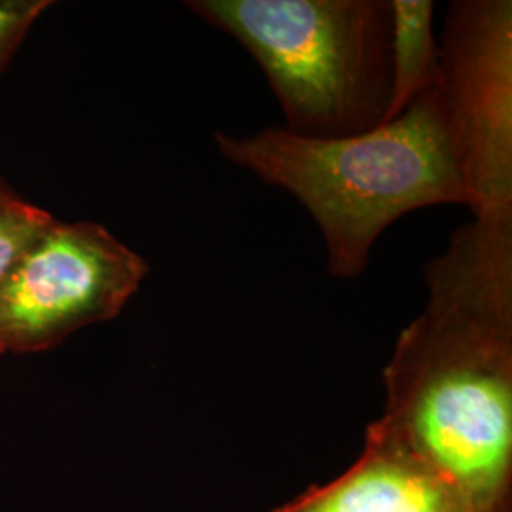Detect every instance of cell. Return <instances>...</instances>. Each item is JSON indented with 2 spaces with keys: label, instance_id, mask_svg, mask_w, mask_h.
Here are the masks:
<instances>
[{
  "label": "cell",
  "instance_id": "2",
  "mask_svg": "<svg viewBox=\"0 0 512 512\" xmlns=\"http://www.w3.org/2000/svg\"><path fill=\"white\" fill-rule=\"evenodd\" d=\"M220 154L291 194L327 247L329 272L363 274L374 243L404 215L437 205L473 211L465 158L448 103L433 82L401 116L344 139H306L285 128L238 137L217 131Z\"/></svg>",
  "mask_w": 512,
  "mask_h": 512
},
{
  "label": "cell",
  "instance_id": "6",
  "mask_svg": "<svg viewBox=\"0 0 512 512\" xmlns=\"http://www.w3.org/2000/svg\"><path fill=\"white\" fill-rule=\"evenodd\" d=\"M270 512H476L469 497L372 421L346 473Z\"/></svg>",
  "mask_w": 512,
  "mask_h": 512
},
{
  "label": "cell",
  "instance_id": "4",
  "mask_svg": "<svg viewBox=\"0 0 512 512\" xmlns=\"http://www.w3.org/2000/svg\"><path fill=\"white\" fill-rule=\"evenodd\" d=\"M147 274L105 226L52 220L0 283V355L48 351L114 319Z\"/></svg>",
  "mask_w": 512,
  "mask_h": 512
},
{
  "label": "cell",
  "instance_id": "8",
  "mask_svg": "<svg viewBox=\"0 0 512 512\" xmlns=\"http://www.w3.org/2000/svg\"><path fill=\"white\" fill-rule=\"evenodd\" d=\"M54 217L12 190L0 194V283Z\"/></svg>",
  "mask_w": 512,
  "mask_h": 512
},
{
  "label": "cell",
  "instance_id": "10",
  "mask_svg": "<svg viewBox=\"0 0 512 512\" xmlns=\"http://www.w3.org/2000/svg\"><path fill=\"white\" fill-rule=\"evenodd\" d=\"M8 190H10V188L2 183V179H0V194H4V192H8Z\"/></svg>",
  "mask_w": 512,
  "mask_h": 512
},
{
  "label": "cell",
  "instance_id": "3",
  "mask_svg": "<svg viewBox=\"0 0 512 512\" xmlns=\"http://www.w3.org/2000/svg\"><path fill=\"white\" fill-rule=\"evenodd\" d=\"M266 76L287 131L344 139L382 126L391 97V0H190Z\"/></svg>",
  "mask_w": 512,
  "mask_h": 512
},
{
  "label": "cell",
  "instance_id": "7",
  "mask_svg": "<svg viewBox=\"0 0 512 512\" xmlns=\"http://www.w3.org/2000/svg\"><path fill=\"white\" fill-rule=\"evenodd\" d=\"M433 14L431 0H391V97L384 124L401 116L435 82Z\"/></svg>",
  "mask_w": 512,
  "mask_h": 512
},
{
  "label": "cell",
  "instance_id": "9",
  "mask_svg": "<svg viewBox=\"0 0 512 512\" xmlns=\"http://www.w3.org/2000/svg\"><path fill=\"white\" fill-rule=\"evenodd\" d=\"M48 6V0H0V73Z\"/></svg>",
  "mask_w": 512,
  "mask_h": 512
},
{
  "label": "cell",
  "instance_id": "5",
  "mask_svg": "<svg viewBox=\"0 0 512 512\" xmlns=\"http://www.w3.org/2000/svg\"><path fill=\"white\" fill-rule=\"evenodd\" d=\"M435 82L465 158L473 217L512 207L511 0L452 2Z\"/></svg>",
  "mask_w": 512,
  "mask_h": 512
},
{
  "label": "cell",
  "instance_id": "1",
  "mask_svg": "<svg viewBox=\"0 0 512 512\" xmlns=\"http://www.w3.org/2000/svg\"><path fill=\"white\" fill-rule=\"evenodd\" d=\"M423 281L427 302L385 365L376 423L476 512H512V207L458 228Z\"/></svg>",
  "mask_w": 512,
  "mask_h": 512
}]
</instances>
